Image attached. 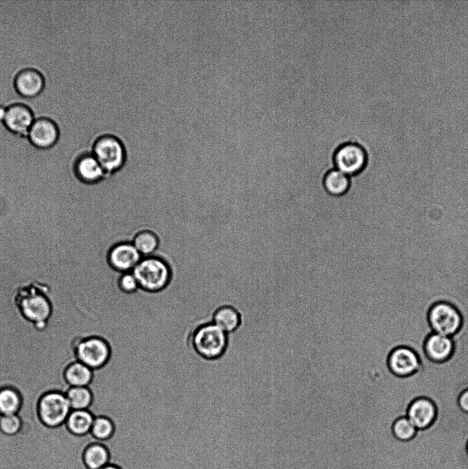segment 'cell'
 I'll use <instances>...</instances> for the list:
<instances>
[{"instance_id":"1","label":"cell","mask_w":468,"mask_h":469,"mask_svg":"<svg viewBox=\"0 0 468 469\" xmlns=\"http://www.w3.org/2000/svg\"><path fill=\"white\" fill-rule=\"evenodd\" d=\"M132 272L139 288L150 293L164 290L174 279L169 264L156 255L142 257Z\"/></svg>"},{"instance_id":"2","label":"cell","mask_w":468,"mask_h":469,"mask_svg":"<svg viewBox=\"0 0 468 469\" xmlns=\"http://www.w3.org/2000/svg\"><path fill=\"white\" fill-rule=\"evenodd\" d=\"M91 152L99 161L107 176L119 172L126 161V150L122 141L111 134L97 137L92 144Z\"/></svg>"},{"instance_id":"3","label":"cell","mask_w":468,"mask_h":469,"mask_svg":"<svg viewBox=\"0 0 468 469\" xmlns=\"http://www.w3.org/2000/svg\"><path fill=\"white\" fill-rule=\"evenodd\" d=\"M334 166L349 177L360 174L368 163V154L359 143L345 142L340 144L333 155Z\"/></svg>"},{"instance_id":"4","label":"cell","mask_w":468,"mask_h":469,"mask_svg":"<svg viewBox=\"0 0 468 469\" xmlns=\"http://www.w3.org/2000/svg\"><path fill=\"white\" fill-rule=\"evenodd\" d=\"M196 351L208 359L217 358L225 352L228 345V334L214 323L200 327L194 336Z\"/></svg>"},{"instance_id":"5","label":"cell","mask_w":468,"mask_h":469,"mask_svg":"<svg viewBox=\"0 0 468 469\" xmlns=\"http://www.w3.org/2000/svg\"><path fill=\"white\" fill-rule=\"evenodd\" d=\"M38 411L45 425L55 427L66 422L71 408L65 394L52 391L41 398Z\"/></svg>"},{"instance_id":"6","label":"cell","mask_w":468,"mask_h":469,"mask_svg":"<svg viewBox=\"0 0 468 469\" xmlns=\"http://www.w3.org/2000/svg\"><path fill=\"white\" fill-rule=\"evenodd\" d=\"M428 319L435 333L452 336L459 329L461 317L458 310L445 302L435 304L430 309Z\"/></svg>"},{"instance_id":"7","label":"cell","mask_w":468,"mask_h":469,"mask_svg":"<svg viewBox=\"0 0 468 469\" xmlns=\"http://www.w3.org/2000/svg\"><path fill=\"white\" fill-rule=\"evenodd\" d=\"M35 148L47 150L54 148L60 139V129L56 122L46 116L36 117L26 137Z\"/></svg>"},{"instance_id":"8","label":"cell","mask_w":468,"mask_h":469,"mask_svg":"<svg viewBox=\"0 0 468 469\" xmlns=\"http://www.w3.org/2000/svg\"><path fill=\"white\" fill-rule=\"evenodd\" d=\"M141 258L131 241L114 244L106 255L109 266L119 274L132 271Z\"/></svg>"},{"instance_id":"9","label":"cell","mask_w":468,"mask_h":469,"mask_svg":"<svg viewBox=\"0 0 468 469\" xmlns=\"http://www.w3.org/2000/svg\"><path fill=\"white\" fill-rule=\"evenodd\" d=\"M36 117L32 109L21 102L7 106L6 113L3 122L5 128L21 137H27V133Z\"/></svg>"},{"instance_id":"10","label":"cell","mask_w":468,"mask_h":469,"mask_svg":"<svg viewBox=\"0 0 468 469\" xmlns=\"http://www.w3.org/2000/svg\"><path fill=\"white\" fill-rule=\"evenodd\" d=\"M78 361L92 369L103 366L110 356L108 344L102 339L92 337L82 341L77 347Z\"/></svg>"},{"instance_id":"11","label":"cell","mask_w":468,"mask_h":469,"mask_svg":"<svg viewBox=\"0 0 468 469\" xmlns=\"http://www.w3.org/2000/svg\"><path fill=\"white\" fill-rule=\"evenodd\" d=\"M73 169L77 178L87 185H97L108 176L91 150L75 156Z\"/></svg>"},{"instance_id":"12","label":"cell","mask_w":468,"mask_h":469,"mask_svg":"<svg viewBox=\"0 0 468 469\" xmlns=\"http://www.w3.org/2000/svg\"><path fill=\"white\" fill-rule=\"evenodd\" d=\"M45 85V77L38 69L26 67L18 71L14 78V87L21 97L32 99L39 95Z\"/></svg>"},{"instance_id":"13","label":"cell","mask_w":468,"mask_h":469,"mask_svg":"<svg viewBox=\"0 0 468 469\" xmlns=\"http://www.w3.org/2000/svg\"><path fill=\"white\" fill-rule=\"evenodd\" d=\"M388 365L395 374L406 376L413 374L419 368V360L412 350L400 347L390 354Z\"/></svg>"},{"instance_id":"14","label":"cell","mask_w":468,"mask_h":469,"mask_svg":"<svg viewBox=\"0 0 468 469\" xmlns=\"http://www.w3.org/2000/svg\"><path fill=\"white\" fill-rule=\"evenodd\" d=\"M436 413L435 406L431 400L419 398L410 405L407 417L417 429H423L432 423Z\"/></svg>"},{"instance_id":"15","label":"cell","mask_w":468,"mask_h":469,"mask_svg":"<svg viewBox=\"0 0 468 469\" xmlns=\"http://www.w3.org/2000/svg\"><path fill=\"white\" fill-rule=\"evenodd\" d=\"M242 313L231 306L219 308L214 314L213 323L226 334H234L239 332L243 325Z\"/></svg>"},{"instance_id":"16","label":"cell","mask_w":468,"mask_h":469,"mask_svg":"<svg viewBox=\"0 0 468 469\" xmlns=\"http://www.w3.org/2000/svg\"><path fill=\"white\" fill-rule=\"evenodd\" d=\"M425 350L432 360L443 361L452 354L453 343L450 336L434 332L426 339Z\"/></svg>"},{"instance_id":"17","label":"cell","mask_w":468,"mask_h":469,"mask_svg":"<svg viewBox=\"0 0 468 469\" xmlns=\"http://www.w3.org/2000/svg\"><path fill=\"white\" fill-rule=\"evenodd\" d=\"M325 191L333 196H341L347 194L351 185V178L333 168L327 172L323 180Z\"/></svg>"},{"instance_id":"18","label":"cell","mask_w":468,"mask_h":469,"mask_svg":"<svg viewBox=\"0 0 468 469\" xmlns=\"http://www.w3.org/2000/svg\"><path fill=\"white\" fill-rule=\"evenodd\" d=\"M131 242L142 257L154 255L160 240L156 233L151 229H143L135 233Z\"/></svg>"},{"instance_id":"19","label":"cell","mask_w":468,"mask_h":469,"mask_svg":"<svg viewBox=\"0 0 468 469\" xmlns=\"http://www.w3.org/2000/svg\"><path fill=\"white\" fill-rule=\"evenodd\" d=\"M94 418L86 409L71 410L66 420V424L71 433L83 435L91 432Z\"/></svg>"},{"instance_id":"20","label":"cell","mask_w":468,"mask_h":469,"mask_svg":"<svg viewBox=\"0 0 468 469\" xmlns=\"http://www.w3.org/2000/svg\"><path fill=\"white\" fill-rule=\"evenodd\" d=\"M92 376V369L80 361L69 365L65 371V378L71 387H87Z\"/></svg>"},{"instance_id":"21","label":"cell","mask_w":468,"mask_h":469,"mask_svg":"<svg viewBox=\"0 0 468 469\" xmlns=\"http://www.w3.org/2000/svg\"><path fill=\"white\" fill-rule=\"evenodd\" d=\"M84 460L89 469H100L109 464L110 455L106 446L93 444L86 449Z\"/></svg>"},{"instance_id":"22","label":"cell","mask_w":468,"mask_h":469,"mask_svg":"<svg viewBox=\"0 0 468 469\" xmlns=\"http://www.w3.org/2000/svg\"><path fill=\"white\" fill-rule=\"evenodd\" d=\"M66 396L71 410L87 409L92 402V394L87 387H71Z\"/></svg>"},{"instance_id":"23","label":"cell","mask_w":468,"mask_h":469,"mask_svg":"<svg viewBox=\"0 0 468 469\" xmlns=\"http://www.w3.org/2000/svg\"><path fill=\"white\" fill-rule=\"evenodd\" d=\"M21 406V398L13 389L7 387L0 390V414H17Z\"/></svg>"},{"instance_id":"24","label":"cell","mask_w":468,"mask_h":469,"mask_svg":"<svg viewBox=\"0 0 468 469\" xmlns=\"http://www.w3.org/2000/svg\"><path fill=\"white\" fill-rule=\"evenodd\" d=\"M113 432L114 425L110 419L102 416L94 418L91 433L95 438L101 441L107 440Z\"/></svg>"},{"instance_id":"25","label":"cell","mask_w":468,"mask_h":469,"mask_svg":"<svg viewBox=\"0 0 468 469\" xmlns=\"http://www.w3.org/2000/svg\"><path fill=\"white\" fill-rule=\"evenodd\" d=\"M417 430V428L407 417L397 420L393 426L394 435L401 441H408L412 439Z\"/></svg>"},{"instance_id":"26","label":"cell","mask_w":468,"mask_h":469,"mask_svg":"<svg viewBox=\"0 0 468 469\" xmlns=\"http://www.w3.org/2000/svg\"><path fill=\"white\" fill-rule=\"evenodd\" d=\"M21 428V421L17 414L1 415L0 429L8 435H15Z\"/></svg>"},{"instance_id":"27","label":"cell","mask_w":468,"mask_h":469,"mask_svg":"<svg viewBox=\"0 0 468 469\" xmlns=\"http://www.w3.org/2000/svg\"><path fill=\"white\" fill-rule=\"evenodd\" d=\"M117 283L119 288L123 293L128 294L135 293L140 288L138 282L132 271L119 274Z\"/></svg>"},{"instance_id":"28","label":"cell","mask_w":468,"mask_h":469,"mask_svg":"<svg viewBox=\"0 0 468 469\" xmlns=\"http://www.w3.org/2000/svg\"><path fill=\"white\" fill-rule=\"evenodd\" d=\"M458 404L464 411L468 413V389L461 393L458 398Z\"/></svg>"},{"instance_id":"29","label":"cell","mask_w":468,"mask_h":469,"mask_svg":"<svg viewBox=\"0 0 468 469\" xmlns=\"http://www.w3.org/2000/svg\"><path fill=\"white\" fill-rule=\"evenodd\" d=\"M0 242H0V249H1V251H2L3 253V252H4V248H5V241H3V240H0ZM3 254H4V253H3ZM0 255H1L0 258H1V260L3 261V257H4V256L3 255L2 253H1V251H0ZM2 266H3V265H2L1 263L0 262V278H1V277H2V279H3V275H2ZM0 284H1V279H0Z\"/></svg>"},{"instance_id":"30","label":"cell","mask_w":468,"mask_h":469,"mask_svg":"<svg viewBox=\"0 0 468 469\" xmlns=\"http://www.w3.org/2000/svg\"><path fill=\"white\" fill-rule=\"evenodd\" d=\"M7 106L0 104V123H3L5 113H6Z\"/></svg>"},{"instance_id":"31","label":"cell","mask_w":468,"mask_h":469,"mask_svg":"<svg viewBox=\"0 0 468 469\" xmlns=\"http://www.w3.org/2000/svg\"><path fill=\"white\" fill-rule=\"evenodd\" d=\"M100 469H121L119 466L112 464H108V465L105 466L104 467L100 468Z\"/></svg>"},{"instance_id":"32","label":"cell","mask_w":468,"mask_h":469,"mask_svg":"<svg viewBox=\"0 0 468 469\" xmlns=\"http://www.w3.org/2000/svg\"><path fill=\"white\" fill-rule=\"evenodd\" d=\"M467 453H468V444H467Z\"/></svg>"}]
</instances>
